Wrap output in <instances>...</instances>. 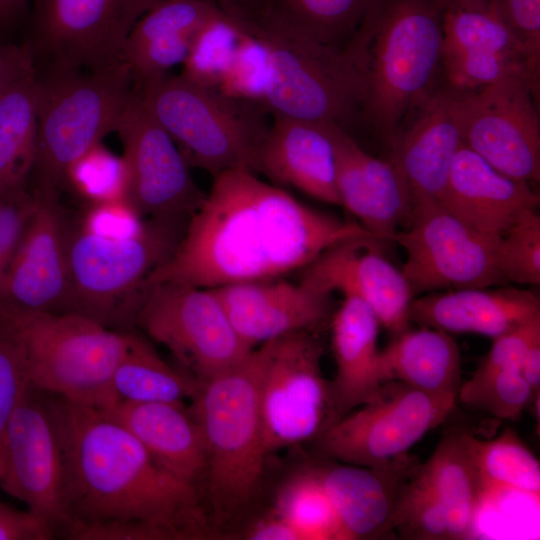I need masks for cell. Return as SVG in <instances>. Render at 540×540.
Returning <instances> with one entry per match:
<instances>
[{"mask_svg": "<svg viewBox=\"0 0 540 540\" xmlns=\"http://www.w3.org/2000/svg\"><path fill=\"white\" fill-rule=\"evenodd\" d=\"M47 395L64 465L69 539L214 536L200 492L101 409Z\"/></svg>", "mask_w": 540, "mask_h": 540, "instance_id": "cell-1", "label": "cell"}, {"mask_svg": "<svg viewBox=\"0 0 540 540\" xmlns=\"http://www.w3.org/2000/svg\"><path fill=\"white\" fill-rule=\"evenodd\" d=\"M213 178L173 254L147 285L169 281L211 289L277 279L341 243L376 239L360 223L308 207L250 170Z\"/></svg>", "mask_w": 540, "mask_h": 540, "instance_id": "cell-2", "label": "cell"}, {"mask_svg": "<svg viewBox=\"0 0 540 540\" xmlns=\"http://www.w3.org/2000/svg\"><path fill=\"white\" fill-rule=\"evenodd\" d=\"M343 50L365 84L364 124L390 145L443 83L442 10L435 0H374Z\"/></svg>", "mask_w": 540, "mask_h": 540, "instance_id": "cell-3", "label": "cell"}, {"mask_svg": "<svg viewBox=\"0 0 540 540\" xmlns=\"http://www.w3.org/2000/svg\"><path fill=\"white\" fill-rule=\"evenodd\" d=\"M263 359L261 344L237 366L199 383L188 409L203 437L201 496L214 536L237 535L262 492L268 456L258 394Z\"/></svg>", "mask_w": 540, "mask_h": 540, "instance_id": "cell-4", "label": "cell"}, {"mask_svg": "<svg viewBox=\"0 0 540 540\" xmlns=\"http://www.w3.org/2000/svg\"><path fill=\"white\" fill-rule=\"evenodd\" d=\"M36 158L30 176L40 199L59 200L69 168L109 133L135 91L125 62L97 70L48 68L39 75Z\"/></svg>", "mask_w": 540, "mask_h": 540, "instance_id": "cell-5", "label": "cell"}, {"mask_svg": "<svg viewBox=\"0 0 540 540\" xmlns=\"http://www.w3.org/2000/svg\"><path fill=\"white\" fill-rule=\"evenodd\" d=\"M189 218H145L136 232L126 236L97 234L69 221L72 313L110 328L134 322L149 277L173 254Z\"/></svg>", "mask_w": 540, "mask_h": 540, "instance_id": "cell-6", "label": "cell"}, {"mask_svg": "<svg viewBox=\"0 0 540 540\" xmlns=\"http://www.w3.org/2000/svg\"><path fill=\"white\" fill-rule=\"evenodd\" d=\"M151 116L170 135L189 166L213 177L233 169L258 172L268 127L260 107L222 96L167 73L136 86Z\"/></svg>", "mask_w": 540, "mask_h": 540, "instance_id": "cell-7", "label": "cell"}, {"mask_svg": "<svg viewBox=\"0 0 540 540\" xmlns=\"http://www.w3.org/2000/svg\"><path fill=\"white\" fill-rule=\"evenodd\" d=\"M0 317L21 344L33 387L97 408L114 403L112 376L133 333L111 329L78 313Z\"/></svg>", "mask_w": 540, "mask_h": 540, "instance_id": "cell-8", "label": "cell"}, {"mask_svg": "<svg viewBox=\"0 0 540 540\" xmlns=\"http://www.w3.org/2000/svg\"><path fill=\"white\" fill-rule=\"evenodd\" d=\"M237 23L268 52L265 112L333 124L350 135L364 124L365 84L344 50L270 26Z\"/></svg>", "mask_w": 540, "mask_h": 540, "instance_id": "cell-9", "label": "cell"}, {"mask_svg": "<svg viewBox=\"0 0 540 540\" xmlns=\"http://www.w3.org/2000/svg\"><path fill=\"white\" fill-rule=\"evenodd\" d=\"M134 322L198 383L237 366L254 349L207 288L169 281L149 284Z\"/></svg>", "mask_w": 540, "mask_h": 540, "instance_id": "cell-10", "label": "cell"}, {"mask_svg": "<svg viewBox=\"0 0 540 540\" xmlns=\"http://www.w3.org/2000/svg\"><path fill=\"white\" fill-rule=\"evenodd\" d=\"M258 394L266 453L316 440L334 422L323 348L313 331H297L262 344Z\"/></svg>", "mask_w": 540, "mask_h": 540, "instance_id": "cell-11", "label": "cell"}, {"mask_svg": "<svg viewBox=\"0 0 540 540\" xmlns=\"http://www.w3.org/2000/svg\"><path fill=\"white\" fill-rule=\"evenodd\" d=\"M406 221L393 240L406 253L401 271L413 295L506 283L498 265L501 237L469 227L428 198L411 202Z\"/></svg>", "mask_w": 540, "mask_h": 540, "instance_id": "cell-12", "label": "cell"}, {"mask_svg": "<svg viewBox=\"0 0 540 540\" xmlns=\"http://www.w3.org/2000/svg\"><path fill=\"white\" fill-rule=\"evenodd\" d=\"M163 0H31L34 60L48 68L101 70L124 62L137 21Z\"/></svg>", "mask_w": 540, "mask_h": 540, "instance_id": "cell-13", "label": "cell"}, {"mask_svg": "<svg viewBox=\"0 0 540 540\" xmlns=\"http://www.w3.org/2000/svg\"><path fill=\"white\" fill-rule=\"evenodd\" d=\"M456 398L439 397L396 381L380 395L334 421L315 440L328 459L364 467L385 465L443 423Z\"/></svg>", "mask_w": 540, "mask_h": 540, "instance_id": "cell-14", "label": "cell"}, {"mask_svg": "<svg viewBox=\"0 0 540 540\" xmlns=\"http://www.w3.org/2000/svg\"><path fill=\"white\" fill-rule=\"evenodd\" d=\"M452 91L462 143L511 178L539 181V93L529 82L512 76L477 90Z\"/></svg>", "mask_w": 540, "mask_h": 540, "instance_id": "cell-15", "label": "cell"}, {"mask_svg": "<svg viewBox=\"0 0 540 540\" xmlns=\"http://www.w3.org/2000/svg\"><path fill=\"white\" fill-rule=\"evenodd\" d=\"M1 487L54 532L67 533L64 465L47 395L31 385L2 439Z\"/></svg>", "mask_w": 540, "mask_h": 540, "instance_id": "cell-16", "label": "cell"}, {"mask_svg": "<svg viewBox=\"0 0 540 540\" xmlns=\"http://www.w3.org/2000/svg\"><path fill=\"white\" fill-rule=\"evenodd\" d=\"M124 148L128 186L126 201L141 218L190 217L206 194L170 135L143 105L135 86L117 127Z\"/></svg>", "mask_w": 540, "mask_h": 540, "instance_id": "cell-17", "label": "cell"}, {"mask_svg": "<svg viewBox=\"0 0 540 540\" xmlns=\"http://www.w3.org/2000/svg\"><path fill=\"white\" fill-rule=\"evenodd\" d=\"M443 83L458 92L520 76L539 93L540 73L487 0H449L442 9Z\"/></svg>", "mask_w": 540, "mask_h": 540, "instance_id": "cell-18", "label": "cell"}, {"mask_svg": "<svg viewBox=\"0 0 540 540\" xmlns=\"http://www.w3.org/2000/svg\"><path fill=\"white\" fill-rule=\"evenodd\" d=\"M68 222L59 200L38 198L1 284L0 316L72 313Z\"/></svg>", "mask_w": 540, "mask_h": 540, "instance_id": "cell-19", "label": "cell"}, {"mask_svg": "<svg viewBox=\"0 0 540 540\" xmlns=\"http://www.w3.org/2000/svg\"><path fill=\"white\" fill-rule=\"evenodd\" d=\"M377 242L357 239L327 250L303 269L301 281L360 297L380 326L396 336L408 330L414 295L402 271L377 251Z\"/></svg>", "mask_w": 540, "mask_h": 540, "instance_id": "cell-20", "label": "cell"}, {"mask_svg": "<svg viewBox=\"0 0 540 540\" xmlns=\"http://www.w3.org/2000/svg\"><path fill=\"white\" fill-rule=\"evenodd\" d=\"M241 339L255 348L297 331L316 332L334 313L330 292L277 278L211 288Z\"/></svg>", "mask_w": 540, "mask_h": 540, "instance_id": "cell-21", "label": "cell"}, {"mask_svg": "<svg viewBox=\"0 0 540 540\" xmlns=\"http://www.w3.org/2000/svg\"><path fill=\"white\" fill-rule=\"evenodd\" d=\"M329 128L335 146L340 205L377 240H393L411 207L402 174L390 158L372 156L345 130L333 124Z\"/></svg>", "mask_w": 540, "mask_h": 540, "instance_id": "cell-22", "label": "cell"}, {"mask_svg": "<svg viewBox=\"0 0 540 540\" xmlns=\"http://www.w3.org/2000/svg\"><path fill=\"white\" fill-rule=\"evenodd\" d=\"M462 145L453 91L442 83L410 116L393 142L390 159L402 174L411 202L440 201Z\"/></svg>", "mask_w": 540, "mask_h": 540, "instance_id": "cell-23", "label": "cell"}, {"mask_svg": "<svg viewBox=\"0 0 540 540\" xmlns=\"http://www.w3.org/2000/svg\"><path fill=\"white\" fill-rule=\"evenodd\" d=\"M419 466L417 457L408 454L378 467L330 459L315 464L347 540L392 534L390 522L398 493Z\"/></svg>", "mask_w": 540, "mask_h": 540, "instance_id": "cell-24", "label": "cell"}, {"mask_svg": "<svg viewBox=\"0 0 540 540\" xmlns=\"http://www.w3.org/2000/svg\"><path fill=\"white\" fill-rule=\"evenodd\" d=\"M539 201L528 182L501 173L462 143L439 203L469 227L501 237L522 212L537 209Z\"/></svg>", "mask_w": 540, "mask_h": 540, "instance_id": "cell-25", "label": "cell"}, {"mask_svg": "<svg viewBox=\"0 0 540 540\" xmlns=\"http://www.w3.org/2000/svg\"><path fill=\"white\" fill-rule=\"evenodd\" d=\"M258 172L275 185L340 205L329 124L275 116L261 148Z\"/></svg>", "mask_w": 540, "mask_h": 540, "instance_id": "cell-26", "label": "cell"}, {"mask_svg": "<svg viewBox=\"0 0 540 540\" xmlns=\"http://www.w3.org/2000/svg\"><path fill=\"white\" fill-rule=\"evenodd\" d=\"M99 409L123 425L162 468L201 494L205 447L200 427L184 404L117 401Z\"/></svg>", "mask_w": 540, "mask_h": 540, "instance_id": "cell-27", "label": "cell"}, {"mask_svg": "<svg viewBox=\"0 0 540 540\" xmlns=\"http://www.w3.org/2000/svg\"><path fill=\"white\" fill-rule=\"evenodd\" d=\"M540 316V300L515 287L464 288L413 299L410 320L448 333H475L495 339Z\"/></svg>", "mask_w": 540, "mask_h": 540, "instance_id": "cell-28", "label": "cell"}, {"mask_svg": "<svg viewBox=\"0 0 540 540\" xmlns=\"http://www.w3.org/2000/svg\"><path fill=\"white\" fill-rule=\"evenodd\" d=\"M331 317L336 374L330 380L334 421L376 399L383 382L378 372L380 323L358 296L343 295Z\"/></svg>", "mask_w": 540, "mask_h": 540, "instance_id": "cell-29", "label": "cell"}, {"mask_svg": "<svg viewBox=\"0 0 540 540\" xmlns=\"http://www.w3.org/2000/svg\"><path fill=\"white\" fill-rule=\"evenodd\" d=\"M219 11L217 0H163L145 13L124 50L135 86L183 64L199 29Z\"/></svg>", "mask_w": 540, "mask_h": 540, "instance_id": "cell-30", "label": "cell"}, {"mask_svg": "<svg viewBox=\"0 0 540 540\" xmlns=\"http://www.w3.org/2000/svg\"><path fill=\"white\" fill-rule=\"evenodd\" d=\"M238 22L270 26L343 50L374 0H217Z\"/></svg>", "mask_w": 540, "mask_h": 540, "instance_id": "cell-31", "label": "cell"}, {"mask_svg": "<svg viewBox=\"0 0 540 540\" xmlns=\"http://www.w3.org/2000/svg\"><path fill=\"white\" fill-rule=\"evenodd\" d=\"M378 372L383 383L396 381L457 399L462 384L460 350L446 331L426 326L408 329L379 351Z\"/></svg>", "mask_w": 540, "mask_h": 540, "instance_id": "cell-32", "label": "cell"}, {"mask_svg": "<svg viewBox=\"0 0 540 540\" xmlns=\"http://www.w3.org/2000/svg\"><path fill=\"white\" fill-rule=\"evenodd\" d=\"M468 436L458 430L446 433L418 469L445 509L454 540L475 536L477 518L485 505Z\"/></svg>", "mask_w": 540, "mask_h": 540, "instance_id": "cell-33", "label": "cell"}, {"mask_svg": "<svg viewBox=\"0 0 540 540\" xmlns=\"http://www.w3.org/2000/svg\"><path fill=\"white\" fill-rule=\"evenodd\" d=\"M36 72L0 93V186L4 193L27 189L36 158Z\"/></svg>", "mask_w": 540, "mask_h": 540, "instance_id": "cell-34", "label": "cell"}, {"mask_svg": "<svg viewBox=\"0 0 540 540\" xmlns=\"http://www.w3.org/2000/svg\"><path fill=\"white\" fill-rule=\"evenodd\" d=\"M198 386L195 379L170 366L145 339L136 334H133L111 380L114 403L158 401L184 404L186 399H192Z\"/></svg>", "mask_w": 540, "mask_h": 540, "instance_id": "cell-35", "label": "cell"}, {"mask_svg": "<svg viewBox=\"0 0 540 540\" xmlns=\"http://www.w3.org/2000/svg\"><path fill=\"white\" fill-rule=\"evenodd\" d=\"M468 440L484 504L511 492L539 501V460L512 430L507 429L490 440H481L469 433Z\"/></svg>", "mask_w": 540, "mask_h": 540, "instance_id": "cell-36", "label": "cell"}, {"mask_svg": "<svg viewBox=\"0 0 540 540\" xmlns=\"http://www.w3.org/2000/svg\"><path fill=\"white\" fill-rule=\"evenodd\" d=\"M272 510L300 540H347L315 465L297 471L281 484Z\"/></svg>", "mask_w": 540, "mask_h": 540, "instance_id": "cell-37", "label": "cell"}, {"mask_svg": "<svg viewBox=\"0 0 540 540\" xmlns=\"http://www.w3.org/2000/svg\"><path fill=\"white\" fill-rule=\"evenodd\" d=\"M241 34L238 23L220 7L197 32L180 75L198 86L216 90Z\"/></svg>", "mask_w": 540, "mask_h": 540, "instance_id": "cell-38", "label": "cell"}, {"mask_svg": "<svg viewBox=\"0 0 540 540\" xmlns=\"http://www.w3.org/2000/svg\"><path fill=\"white\" fill-rule=\"evenodd\" d=\"M418 469L398 493L391 532L409 540H450L446 511Z\"/></svg>", "mask_w": 540, "mask_h": 540, "instance_id": "cell-39", "label": "cell"}, {"mask_svg": "<svg viewBox=\"0 0 540 540\" xmlns=\"http://www.w3.org/2000/svg\"><path fill=\"white\" fill-rule=\"evenodd\" d=\"M536 397L519 369L472 375L461 384L457 400L501 420H517Z\"/></svg>", "mask_w": 540, "mask_h": 540, "instance_id": "cell-40", "label": "cell"}, {"mask_svg": "<svg viewBox=\"0 0 540 540\" xmlns=\"http://www.w3.org/2000/svg\"><path fill=\"white\" fill-rule=\"evenodd\" d=\"M269 74V56L264 43L242 29L240 40L216 91L226 98L252 104L264 110L262 105L269 83Z\"/></svg>", "mask_w": 540, "mask_h": 540, "instance_id": "cell-41", "label": "cell"}, {"mask_svg": "<svg viewBox=\"0 0 540 540\" xmlns=\"http://www.w3.org/2000/svg\"><path fill=\"white\" fill-rule=\"evenodd\" d=\"M67 185L92 204L126 201L128 175L125 160L99 143L69 168Z\"/></svg>", "mask_w": 540, "mask_h": 540, "instance_id": "cell-42", "label": "cell"}, {"mask_svg": "<svg viewBox=\"0 0 540 540\" xmlns=\"http://www.w3.org/2000/svg\"><path fill=\"white\" fill-rule=\"evenodd\" d=\"M498 265L506 282L540 284V215L522 212L501 236Z\"/></svg>", "mask_w": 540, "mask_h": 540, "instance_id": "cell-43", "label": "cell"}, {"mask_svg": "<svg viewBox=\"0 0 540 540\" xmlns=\"http://www.w3.org/2000/svg\"><path fill=\"white\" fill-rule=\"evenodd\" d=\"M31 387L21 344L6 320L0 317V454L7 422Z\"/></svg>", "mask_w": 540, "mask_h": 540, "instance_id": "cell-44", "label": "cell"}, {"mask_svg": "<svg viewBox=\"0 0 540 540\" xmlns=\"http://www.w3.org/2000/svg\"><path fill=\"white\" fill-rule=\"evenodd\" d=\"M540 73V0H487Z\"/></svg>", "mask_w": 540, "mask_h": 540, "instance_id": "cell-45", "label": "cell"}, {"mask_svg": "<svg viewBox=\"0 0 540 540\" xmlns=\"http://www.w3.org/2000/svg\"><path fill=\"white\" fill-rule=\"evenodd\" d=\"M38 198L27 189L0 195V288Z\"/></svg>", "mask_w": 540, "mask_h": 540, "instance_id": "cell-46", "label": "cell"}, {"mask_svg": "<svg viewBox=\"0 0 540 540\" xmlns=\"http://www.w3.org/2000/svg\"><path fill=\"white\" fill-rule=\"evenodd\" d=\"M540 339V316L493 339V344L472 374L484 376L506 369H519L530 346Z\"/></svg>", "mask_w": 540, "mask_h": 540, "instance_id": "cell-47", "label": "cell"}, {"mask_svg": "<svg viewBox=\"0 0 540 540\" xmlns=\"http://www.w3.org/2000/svg\"><path fill=\"white\" fill-rule=\"evenodd\" d=\"M142 220L125 200L92 204L80 224L97 234L126 236L136 232Z\"/></svg>", "mask_w": 540, "mask_h": 540, "instance_id": "cell-48", "label": "cell"}, {"mask_svg": "<svg viewBox=\"0 0 540 540\" xmlns=\"http://www.w3.org/2000/svg\"><path fill=\"white\" fill-rule=\"evenodd\" d=\"M52 529L38 516L0 501V540H49Z\"/></svg>", "mask_w": 540, "mask_h": 540, "instance_id": "cell-49", "label": "cell"}, {"mask_svg": "<svg viewBox=\"0 0 540 540\" xmlns=\"http://www.w3.org/2000/svg\"><path fill=\"white\" fill-rule=\"evenodd\" d=\"M35 72L34 56L28 44L0 43V93L17 80Z\"/></svg>", "mask_w": 540, "mask_h": 540, "instance_id": "cell-50", "label": "cell"}, {"mask_svg": "<svg viewBox=\"0 0 540 540\" xmlns=\"http://www.w3.org/2000/svg\"><path fill=\"white\" fill-rule=\"evenodd\" d=\"M239 534L250 540H300L297 532L273 510L250 520Z\"/></svg>", "mask_w": 540, "mask_h": 540, "instance_id": "cell-51", "label": "cell"}, {"mask_svg": "<svg viewBox=\"0 0 540 540\" xmlns=\"http://www.w3.org/2000/svg\"><path fill=\"white\" fill-rule=\"evenodd\" d=\"M30 9L31 0H0V40L17 28L28 26Z\"/></svg>", "mask_w": 540, "mask_h": 540, "instance_id": "cell-52", "label": "cell"}, {"mask_svg": "<svg viewBox=\"0 0 540 540\" xmlns=\"http://www.w3.org/2000/svg\"><path fill=\"white\" fill-rule=\"evenodd\" d=\"M519 371L532 389L534 395L539 397L540 392V339L536 340L527 350Z\"/></svg>", "mask_w": 540, "mask_h": 540, "instance_id": "cell-53", "label": "cell"}, {"mask_svg": "<svg viewBox=\"0 0 540 540\" xmlns=\"http://www.w3.org/2000/svg\"><path fill=\"white\" fill-rule=\"evenodd\" d=\"M437 2V4L439 5V7L441 8V10L443 9V7L449 2V0H435Z\"/></svg>", "mask_w": 540, "mask_h": 540, "instance_id": "cell-54", "label": "cell"}, {"mask_svg": "<svg viewBox=\"0 0 540 540\" xmlns=\"http://www.w3.org/2000/svg\"><path fill=\"white\" fill-rule=\"evenodd\" d=\"M2 474H3V459H2V455L0 454V481L2 479Z\"/></svg>", "mask_w": 540, "mask_h": 540, "instance_id": "cell-55", "label": "cell"}, {"mask_svg": "<svg viewBox=\"0 0 540 540\" xmlns=\"http://www.w3.org/2000/svg\"><path fill=\"white\" fill-rule=\"evenodd\" d=\"M3 193H4V192H3V190H2V188H1V186H0V195H2Z\"/></svg>", "mask_w": 540, "mask_h": 540, "instance_id": "cell-56", "label": "cell"}]
</instances>
